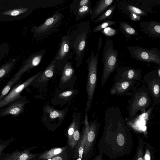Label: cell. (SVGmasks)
<instances>
[{
	"instance_id": "6da1fadb",
	"label": "cell",
	"mask_w": 160,
	"mask_h": 160,
	"mask_svg": "<svg viewBox=\"0 0 160 160\" xmlns=\"http://www.w3.org/2000/svg\"><path fill=\"white\" fill-rule=\"evenodd\" d=\"M103 133L98 144L99 152L112 160L129 155L132 148L130 130L118 107L105 111Z\"/></svg>"
},
{
	"instance_id": "7a4b0ae2",
	"label": "cell",
	"mask_w": 160,
	"mask_h": 160,
	"mask_svg": "<svg viewBox=\"0 0 160 160\" xmlns=\"http://www.w3.org/2000/svg\"><path fill=\"white\" fill-rule=\"evenodd\" d=\"M42 8L41 0H5L0 5V21L21 20Z\"/></svg>"
},
{
	"instance_id": "3957f363",
	"label": "cell",
	"mask_w": 160,
	"mask_h": 160,
	"mask_svg": "<svg viewBox=\"0 0 160 160\" xmlns=\"http://www.w3.org/2000/svg\"><path fill=\"white\" fill-rule=\"evenodd\" d=\"M91 30L90 21L82 22L75 25L67 33L70 47L75 55V65L77 68L82 64L86 50L87 38Z\"/></svg>"
},
{
	"instance_id": "277c9868",
	"label": "cell",
	"mask_w": 160,
	"mask_h": 160,
	"mask_svg": "<svg viewBox=\"0 0 160 160\" xmlns=\"http://www.w3.org/2000/svg\"><path fill=\"white\" fill-rule=\"evenodd\" d=\"M131 96L127 108L128 122L135 117L139 112H145L152 102L150 95L144 84L136 88Z\"/></svg>"
},
{
	"instance_id": "5b68a950",
	"label": "cell",
	"mask_w": 160,
	"mask_h": 160,
	"mask_svg": "<svg viewBox=\"0 0 160 160\" xmlns=\"http://www.w3.org/2000/svg\"><path fill=\"white\" fill-rule=\"evenodd\" d=\"M113 40H106L104 44L102 61L103 69L101 78V85L105 84L111 74L118 68V51L113 48Z\"/></svg>"
},
{
	"instance_id": "8992f818",
	"label": "cell",
	"mask_w": 160,
	"mask_h": 160,
	"mask_svg": "<svg viewBox=\"0 0 160 160\" xmlns=\"http://www.w3.org/2000/svg\"><path fill=\"white\" fill-rule=\"evenodd\" d=\"M99 52L95 55L93 50L91 51V55L86 60L88 65V78L86 91L88 95V100L86 112L90 109L94 93L97 80L98 65Z\"/></svg>"
},
{
	"instance_id": "52a82bcc",
	"label": "cell",
	"mask_w": 160,
	"mask_h": 160,
	"mask_svg": "<svg viewBox=\"0 0 160 160\" xmlns=\"http://www.w3.org/2000/svg\"><path fill=\"white\" fill-rule=\"evenodd\" d=\"M64 15L59 11H56L52 16L46 19L38 26L34 25L31 29L34 38L49 35L55 31L59 26Z\"/></svg>"
},
{
	"instance_id": "ba28073f",
	"label": "cell",
	"mask_w": 160,
	"mask_h": 160,
	"mask_svg": "<svg viewBox=\"0 0 160 160\" xmlns=\"http://www.w3.org/2000/svg\"><path fill=\"white\" fill-rule=\"evenodd\" d=\"M131 57L138 61L153 62L160 66V51L156 48L149 49L137 46H128Z\"/></svg>"
},
{
	"instance_id": "9c48e42d",
	"label": "cell",
	"mask_w": 160,
	"mask_h": 160,
	"mask_svg": "<svg viewBox=\"0 0 160 160\" xmlns=\"http://www.w3.org/2000/svg\"><path fill=\"white\" fill-rule=\"evenodd\" d=\"M67 108L62 110L55 109L47 104L43 107L42 121L49 130L54 131L61 124L66 114Z\"/></svg>"
},
{
	"instance_id": "30bf717a",
	"label": "cell",
	"mask_w": 160,
	"mask_h": 160,
	"mask_svg": "<svg viewBox=\"0 0 160 160\" xmlns=\"http://www.w3.org/2000/svg\"><path fill=\"white\" fill-rule=\"evenodd\" d=\"M143 81L151 96L153 105H157L160 100V68L148 72L143 77Z\"/></svg>"
},
{
	"instance_id": "8fae6325",
	"label": "cell",
	"mask_w": 160,
	"mask_h": 160,
	"mask_svg": "<svg viewBox=\"0 0 160 160\" xmlns=\"http://www.w3.org/2000/svg\"><path fill=\"white\" fill-rule=\"evenodd\" d=\"M100 127L97 118L89 123V129L84 151L82 160H89L92 157L94 145Z\"/></svg>"
},
{
	"instance_id": "7c38bea8",
	"label": "cell",
	"mask_w": 160,
	"mask_h": 160,
	"mask_svg": "<svg viewBox=\"0 0 160 160\" xmlns=\"http://www.w3.org/2000/svg\"><path fill=\"white\" fill-rule=\"evenodd\" d=\"M70 50L68 36H62L58 51L52 59L55 61L57 68L59 70L62 71L64 65L68 61Z\"/></svg>"
},
{
	"instance_id": "4fadbf2b",
	"label": "cell",
	"mask_w": 160,
	"mask_h": 160,
	"mask_svg": "<svg viewBox=\"0 0 160 160\" xmlns=\"http://www.w3.org/2000/svg\"><path fill=\"white\" fill-rule=\"evenodd\" d=\"M45 52L46 50L43 49L30 55L24 61L19 69L12 78L18 80L25 72L39 65Z\"/></svg>"
},
{
	"instance_id": "5bb4252c",
	"label": "cell",
	"mask_w": 160,
	"mask_h": 160,
	"mask_svg": "<svg viewBox=\"0 0 160 160\" xmlns=\"http://www.w3.org/2000/svg\"><path fill=\"white\" fill-rule=\"evenodd\" d=\"M42 72V71L39 72L22 83L17 85L12 88L0 102V109L21 98V96L20 94L21 92L30 85L39 75Z\"/></svg>"
},
{
	"instance_id": "9a60e30c",
	"label": "cell",
	"mask_w": 160,
	"mask_h": 160,
	"mask_svg": "<svg viewBox=\"0 0 160 160\" xmlns=\"http://www.w3.org/2000/svg\"><path fill=\"white\" fill-rule=\"evenodd\" d=\"M142 70L139 69H136L130 67L123 66L117 68L113 81L131 80L140 81L142 79Z\"/></svg>"
},
{
	"instance_id": "2e32d148",
	"label": "cell",
	"mask_w": 160,
	"mask_h": 160,
	"mask_svg": "<svg viewBox=\"0 0 160 160\" xmlns=\"http://www.w3.org/2000/svg\"><path fill=\"white\" fill-rule=\"evenodd\" d=\"M114 82L109 91L112 95L131 96L138 86V82L133 80Z\"/></svg>"
},
{
	"instance_id": "e0dca14e",
	"label": "cell",
	"mask_w": 160,
	"mask_h": 160,
	"mask_svg": "<svg viewBox=\"0 0 160 160\" xmlns=\"http://www.w3.org/2000/svg\"><path fill=\"white\" fill-rule=\"evenodd\" d=\"M28 101L21 97L10 103L8 106L0 110V117L12 115L16 117L23 112L24 107Z\"/></svg>"
},
{
	"instance_id": "ac0fdd59",
	"label": "cell",
	"mask_w": 160,
	"mask_h": 160,
	"mask_svg": "<svg viewBox=\"0 0 160 160\" xmlns=\"http://www.w3.org/2000/svg\"><path fill=\"white\" fill-rule=\"evenodd\" d=\"M89 129V123L88 116L85 112L84 126L81 134V139L74 149L72 154V160H82L87 136Z\"/></svg>"
},
{
	"instance_id": "d6986e66",
	"label": "cell",
	"mask_w": 160,
	"mask_h": 160,
	"mask_svg": "<svg viewBox=\"0 0 160 160\" xmlns=\"http://www.w3.org/2000/svg\"><path fill=\"white\" fill-rule=\"evenodd\" d=\"M116 3L118 8L126 15L130 13H135L143 17L147 15L148 12L142 7H139L136 4L119 0Z\"/></svg>"
},
{
	"instance_id": "ffe728a7",
	"label": "cell",
	"mask_w": 160,
	"mask_h": 160,
	"mask_svg": "<svg viewBox=\"0 0 160 160\" xmlns=\"http://www.w3.org/2000/svg\"><path fill=\"white\" fill-rule=\"evenodd\" d=\"M140 27L142 31L153 38H160V23L155 21L141 22Z\"/></svg>"
},
{
	"instance_id": "44dd1931",
	"label": "cell",
	"mask_w": 160,
	"mask_h": 160,
	"mask_svg": "<svg viewBox=\"0 0 160 160\" xmlns=\"http://www.w3.org/2000/svg\"><path fill=\"white\" fill-rule=\"evenodd\" d=\"M116 1L115 0H100L98 1L90 14L91 20L94 21Z\"/></svg>"
},
{
	"instance_id": "7402d4cb",
	"label": "cell",
	"mask_w": 160,
	"mask_h": 160,
	"mask_svg": "<svg viewBox=\"0 0 160 160\" xmlns=\"http://www.w3.org/2000/svg\"><path fill=\"white\" fill-rule=\"evenodd\" d=\"M155 106L154 105L152 104L147 112L142 113L139 116L135 117L131 121L128 122V124L132 128H133L135 126L141 127L142 129V127L146 126H144L143 124L144 125L145 121L148 120Z\"/></svg>"
},
{
	"instance_id": "603a6c76",
	"label": "cell",
	"mask_w": 160,
	"mask_h": 160,
	"mask_svg": "<svg viewBox=\"0 0 160 160\" xmlns=\"http://www.w3.org/2000/svg\"><path fill=\"white\" fill-rule=\"evenodd\" d=\"M70 148L67 145L62 147H56L40 153L39 156L34 160H43L55 156Z\"/></svg>"
},
{
	"instance_id": "cb8c5ba5",
	"label": "cell",
	"mask_w": 160,
	"mask_h": 160,
	"mask_svg": "<svg viewBox=\"0 0 160 160\" xmlns=\"http://www.w3.org/2000/svg\"><path fill=\"white\" fill-rule=\"evenodd\" d=\"M56 68L57 67L55 62L52 60L49 65L36 78L38 82L40 83L45 82L51 79L53 75Z\"/></svg>"
},
{
	"instance_id": "d4e9b609",
	"label": "cell",
	"mask_w": 160,
	"mask_h": 160,
	"mask_svg": "<svg viewBox=\"0 0 160 160\" xmlns=\"http://www.w3.org/2000/svg\"><path fill=\"white\" fill-rule=\"evenodd\" d=\"M61 78L62 84L68 82L75 75V70L71 62L68 61L64 65L62 70Z\"/></svg>"
},
{
	"instance_id": "484cf974",
	"label": "cell",
	"mask_w": 160,
	"mask_h": 160,
	"mask_svg": "<svg viewBox=\"0 0 160 160\" xmlns=\"http://www.w3.org/2000/svg\"><path fill=\"white\" fill-rule=\"evenodd\" d=\"M18 60V58H16L0 66V81L11 71Z\"/></svg>"
},
{
	"instance_id": "4316f807",
	"label": "cell",
	"mask_w": 160,
	"mask_h": 160,
	"mask_svg": "<svg viewBox=\"0 0 160 160\" xmlns=\"http://www.w3.org/2000/svg\"><path fill=\"white\" fill-rule=\"evenodd\" d=\"M120 28L123 34L127 40L132 36L138 35L137 31L128 22L121 21L119 23Z\"/></svg>"
},
{
	"instance_id": "83f0119b",
	"label": "cell",
	"mask_w": 160,
	"mask_h": 160,
	"mask_svg": "<svg viewBox=\"0 0 160 160\" xmlns=\"http://www.w3.org/2000/svg\"><path fill=\"white\" fill-rule=\"evenodd\" d=\"M79 114L78 113L77 115L78 119H76V126L70 147L73 152L81 138V134L80 133V120H79V117L80 116H79Z\"/></svg>"
},
{
	"instance_id": "f1b7e54d",
	"label": "cell",
	"mask_w": 160,
	"mask_h": 160,
	"mask_svg": "<svg viewBox=\"0 0 160 160\" xmlns=\"http://www.w3.org/2000/svg\"><path fill=\"white\" fill-rule=\"evenodd\" d=\"M117 7L116 2H114L109 6L101 15L96 18L94 22L97 23L112 19Z\"/></svg>"
},
{
	"instance_id": "f546056e",
	"label": "cell",
	"mask_w": 160,
	"mask_h": 160,
	"mask_svg": "<svg viewBox=\"0 0 160 160\" xmlns=\"http://www.w3.org/2000/svg\"><path fill=\"white\" fill-rule=\"evenodd\" d=\"M91 1L87 4L79 8L74 14L75 16L77 21H79L92 12Z\"/></svg>"
},
{
	"instance_id": "4dcf8cb0",
	"label": "cell",
	"mask_w": 160,
	"mask_h": 160,
	"mask_svg": "<svg viewBox=\"0 0 160 160\" xmlns=\"http://www.w3.org/2000/svg\"><path fill=\"white\" fill-rule=\"evenodd\" d=\"M72 118V121L65 134L67 141L66 145L69 148L71 145L72 137L76 126V115L75 112L73 113Z\"/></svg>"
},
{
	"instance_id": "1f68e13d",
	"label": "cell",
	"mask_w": 160,
	"mask_h": 160,
	"mask_svg": "<svg viewBox=\"0 0 160 160\" xmlns=\"http://www.w3.org/2000/svg\"><path fill=\"white\" fill-rule=\"evenodd\" d=\"M144 160H154L155 149L148 142L144 141Z\"/></svg>"
},
{
	"instance_id": "d6a6232c",
	"label": "cell",
	"mask_w": 160,
	"mask_h": 160,
	"mask_svg": "<svg viewBox=\"0 0 160 160\" xmlns=\"http://www.w3.org/2000/svg\"><path fill=\"white\" fill-rule=\"evenodd\" d=\"M144 139L140 137H138V146L137 148L133 160H144Z\"/></svg>"
},
{
	"instance_id": "836d02e7",
	"label": "cell",
	"mask_w": 160,
	"mask_h": 160,
	"mask_svg": "<svg viewBox=\"0 0 160 160\" xmlns=\"http://www.w3.org/2000/svg\"><path fill=\"white\" fill-rule=\"evenodd\" d=\"M73 151L70 148L55 156L43 160H72Z\"/></svg>"
},
{
	"instance_id": "e575fe53",
	"label": "cell",
	"mask_w": 160,
	"mask_h": 160,
	"mask_svg": "<svg viewBox=\"0 0 160 160\" xmlns=\"http://www.w3.org/2000/svg\"><path fill=\"white\" fill-rule=\"evenodd\" d=\"M91 1V0H74L70 4V10L74 14L78 9L87 4Z\"/></svg>"
},
{
	"instance_id": "d590c367",
	"label": "cell",
	"mask_w": 160,
	"mask_h": 160,
	"mask_svg": "<svg viewBox=\"0 0 160 160\" xmlns=\"http://www.w3.org/2000/svg\"><path fill=\"white\" fill-rule=\"evenodd\" d=\"M118 22L117 21L107 20L103 21L96 27H95L92 30L93 32H96L100 31L103 29L114 25Z\"/></svg>"
},
{
	"instance_id": "8d00e7d4",
	"label": "cell",
	"mask_w": 160,
	"mask_h": 160,
	"mask_svg": "<svg viewBox=\"0 0 160 160\" xmlns=\"http://www.w3.org/2000/svg\"><path fill=\"white\" fill-rule=\"evenodd\" d=\"M18 80L12 78L3 88L0 94V102L8 93L12 87Z\"/></svg>"
},
{
	"instance_id": "74e56055",
	"label": "cell",
	"mask_w": 160,
	"mask_h": 160,
	"mask_svg": "<svg viewBox=\"0 0 160 160\" xmlns=\"http://www.w3.org/2000/svg\"><path fill=\"white\" fill-rule=\"evenodd\" d=\"M9 46L8 43L5 42L0 45V62L8 53L9 51Z\"/></svg>"
},
{
	"instance_id": "f35d334b",
	"label": "cell",
	"mask_w": 160,
	"mask_h": 160,
	"mask_svg": "<svg viewBox=\"0 0 160 160\" xmlns=\"http://www.w3.org/2000/svg\"><path fill=\"white\" fill-rule=\"evenodd\" d=\"M75 92L74 90H69L63 92L59 94L58 97L60 99L66 100L74 95Z\"/></svg>"
},
{
	"instance_id": "ab89813d",
	"label": "cell",
	"mask_w": 160,
	"mask_h": 160,
	"mask_svg": "<svg viewBox=\"0 0 160 160\" xmlns=\"http://www.w3.org/2000/svg\"><path fill=\"white\" fill-rule=\"evenodd\" d=\"M100 32L105 35L108 36H112L118 33L116 30L110 27L103 29L100 31Z\"/></svg>"
},
{
	"instance_id": "60d3db41",
	"label": "cell",
	"mask_w": 160,
	"mask_h": 160,
	"mask_svg": "<svg viewBox=\"0 0 160 160\" xmlns=\"http://www.w3.org/2000/svg\"><path fill=\"white\" fill-rule=\"evenodd\" d=\"M127 16L128 17L131 21H140L142 17L135 13H130Z\"/></svg>"
},
{
	"instance_id": "b9f144b4",
	"label": "cell",
	"mask_w": 160,
	"mask_h": 160,
	"mask_svg": "<svg viewBox=\"0 0 160 160\" xmlns=\"http://www.w3.org/2000/svg\"><path fill=\"white\" fill-rule=\"evenodd\" d=\"M99 154L97 155L93 160H103V154L100 152H99Z\"/></svg>"
},
{
	"instance_id": "7bdbcfd3",
	"label": "cell",
	"mask_w": 160,
	"mask_h": 160,
	"mask_svg": "<svg viewBox=\"0 0 160 160\" xmlns=\"http://www.w3.org/2000/svg\"><path fill=\"white\" fill-rule=\"evenodd\" d=\"M102 44V36H100L99 39V42L98 47L97 51L99 52Z\"/></svg>"
},
{
	"instance_id": "ee69618b",
	"label": "cell",
	"mask_w": 160,
	"mask_h": 160,
	"mask_svg": "<svg viewBox=\"0 0 160 160\" xmlns=\"http://www.w3.org/2000/svg\"><path fill=\"white\" fill-rule=\"evenodd\" d=\"M5 0H0V5L3 3L5 2Z\"/></svg>"
},
{
	"instance_id": "f6af8a7d",
	"label": "cell",
	"mask_w": 160,
	"mask_h": 160,
	"mask_svg": "<svg viewBox=\"0 0 160 160\" xmlns=\"http://www.w3.org/2000/svg\"><path fill=\"white\" fill-rule=\"evenodd\" d=\"M1 43H0V45H1Z\"/></svg>"
}]
</instances>
